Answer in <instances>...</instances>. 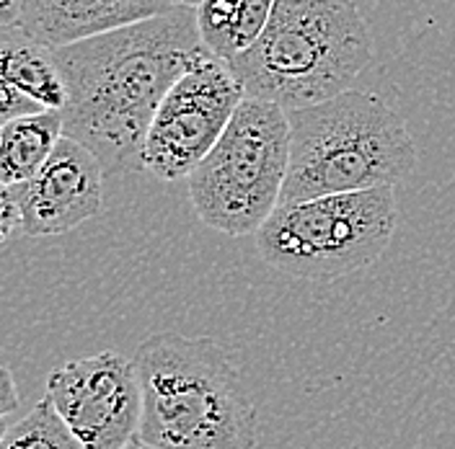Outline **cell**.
<instances>
[{
    "label": "cell",
    "instance_id": "obj_1",
    "mask_svg": "<svg viewBox=\"0 0 455 449\" xmlns=\"http://www.w3.org/2000/svg\"><path fill=\"white\" fill-rule=\"evenodd\" d=\"M68 85L65 135L85 145L107 176L142 170V145L164 96L207 55L195 5L52 50Z\"/></svg>",
    "mask_w": 455,
    "mask_h": 449
},
{
    "label": "cell",
    "instance_id": "obj_2",
    "mask_svg": "<svg viewBox=\"0 0 455 449\" xmlns=\"http://www.w3.org/2000/svg\"><path fill=\"white\" fill-rule=\"evenodd\" d=\"M138 439L158 449H256V406L241 372L207 336L161 331L135 351Z\"/></svg>",
    "mask_w": 455,
    "mask_h": 449
},
{
    "label": "cell",
    "instance_id": "obj_3",
    "mask_svg": "<svg viewBox=\"0 0 455 449\" xmlns=\"http://www.w3.org/2000/svg\"><path fill=\"white\" fill-rule=\"evenodd\" d=\"M372 57L355 0H275L261 36L226 65L246 96L292 112L349 91Z\"/></svg>",
    "mask_w": 455,
    "mask_h": 449
},
{
    "label": "cell",
    "instance_id": "obj_4",
    "mask_svg": "<svg viewBox=\"0 0 455 449\" xmlns=\"http://www.w3.org/2000/svg\"><path fill=\"white\" fill-rule=\"evenodd\" d=\"M290 169L280 204L341 192L396 186L417 166L403 116L378 93L339 96L287 112Z\"/></svg>",
    "mask_w": 455,
    "mask_h": 449
},
{
    "label": "cell",
    "instance_id": "obj_5",
    "mask_svg": "<svg viewBox=\"0 0 455 449\" xmlns=\"http://www.w3.org/2000/svg\"><path fill=\"white\" fill-rule=\"evenodd\" d=\"M290 169V119L283 106L246 96L226 132L187 178L207 227L230 238L256 235L280 207Z\"/></svg>",
    "mask_w": 455,
    "mask_h": 449
},
{
    "label": "cell",
    "instance_id": "obj_6",
    "mask_svg": "<svg viewBox=\"0 0 455 449\" xmlns=\"http://www.w3.org/2000/svg\"><path fill=\"white\" fill-rule=\"evenodd\" d=\"M394 230V186H375L280 204L256 230V251L295 280H339L375 264Z\"/></svg>",
    "mask_w": 455,
    "mask_h": 449
},
{
    "label": "cell",
    "instance_id": "obj_7",
    "mask_svg": "<svg viewBox=\"0 0 455 449\" xmlns=\"http://www.w3.org/2000/svg\"><path fill=\"white\" fill-rule=\"evenodd\" d=\"M246 98L243 85L223 59L202 55L171 85L142 145V170L158 181H181L226 132Z\"/></svg>",
    "mask_w": 455,
    "mask_h": 449
},
{
    "label": "cell",
    "instance_id": "obj_8",
    "mask_svg": "<svg viewBox=\"0 0 455 449\" xmlns=\"http://www.w3.org/2000/svg\"><path fill=\"white\" fill-rule=\"evenodd\" d=\"M44 398L88 449H122L138 439L142 390L135 359L101 351L60 365Z\"/></svg>",
    "mask_w": 455,
    "mask_h": 449
},
{
    "label": "cell",
    "instance_id": "obj_9",
    "mask_svg": "<svg viewBox=\"0 0 455 449\" xmlns=\"http://www.w3.org/2000/svg\"><path fill=\"white\" fill-rule=\"evenodd\" d=\"M104 176L96 153L62 135L50 161L28 181L11 186L21 209L19 232L24 238H50L91 220L104 204Z\"/></svg>",
    "mask_w": 455,
    "mask_h": 449
},
{
    "label": "cell",
    "instance_id": "obj_10",
    "mask_svg": "<svg viewBox=\"0 0 455 449\" xmlns=\"http://www.w3.org/2000/svg\"><path fill=\"white\" fill-rule=\"evenodd\" d=\"M181 0H27L19 34L57 50L169 13Z\"/></svg>",
    "mask_w": 455,
    "mask_h": 449
},
{
    "label": "cell",
    "instance_id": "obj_11",
    "mask_svg": "<svg viewBox=\"0 0 455 449\" xmlns=\"http://www.w3.org/2000/svg\"><path fill=\"white\" fill-rule=\"evenodd\" d=\"M68 85L55 52L19 31H3L0 44V116L3 122L36 112H62Z\"/></svg>",
    "mask_w": 455,
    "mask_h": 449
},
{
    "label": "cell",
    "instance_id": "obj_12",
    "mask_svg": "<svg viewBox=\"0 0 455 449\" xmlns=\"http://www.w3.org/2000/svg\"><path fill=\"white\" fill-rule=\"evenodd\" d=\"M65 135L62 112L24 114L0 127V181L16 186L42 169Z\"/></svg>",
    "mask_w": 455,
    "mask_h": 449
},
{
    "label": "cell",
    "instance_id": "obj_13",
    "mask_svg": "<svg viewBox=\"0 0 455 449\" xmlns=\"http://www.w3.org/2000/svg\"><path fill=\"white\" fill-rule=\"evenodd\" d=\"M195 8L202 44L210 55L230 62L261 36L275 0H202Z\"/></svg>",
    "mask_w": 455,
    "mask_h": 449
},
{
    "label": "cell",
    "instance_id": "obj_14",
    "mask_svg": "<svg viewBox=\"0 0 455 449\" xmlns=\"http://www.w3.org/2000/svg\"><path fill=\"white\" fill-rule=\"evenodd\" d=\"M3 449H88L57 414L50 398L39 400L21 421L5 426Z\"/></svg>",
    "mask_w": 455,
    "mask_h": 449
},
{
    "label": "cell",
    "instance_id": "obj_15",
    "mask_svg": "<svg viewBox=\"0 0 455 449\" xmlns=\"http://www.w3.org/2000/svg\"><path fill=\"white\" fill-rule=\"evenodd\" d=\"M0 232H3V240H11L13 232L21 227V209H19V201L13 197V189L11 186H3L0 189Z\"/></svg>",
    "mask_w": 455,
    "mask_h": 449
},
{
    "label": "cell",
    "instance_id": "obj_16",
    "mask_svg": "<svg viewBox=\"0 0 455 449\" xmlns=\"http://www.w3.org/2000/svg\"><path fill=\"white\" fill-rule=\"evenodd\" d=\"M27 0H0V28L3 31H16L24 16Z\"/></svg>",
    "mask_w": 455,
    "mask_h": 449
},
{
    "label": "cell",
    "instance_id": "obj_17",
    "mask_svg": "<svg viewBox=\"0 0 455 449\" xmlns=\"http://www.w3.org/2000/svg\"><path fill=\"white\" fill-rule=\"evenodd\" d=\"M19 406V393H16V380L11 374L8 365L3 366V393H0V416L5 419L13 408Z\"/></svg>",
    "mask_w": 455,
    "mask_h": 449
},
{
    "label": "cell",
    "instance_id": "obj_18",
    "mask_svg": "<svg viewBox=\"0 0 455 449\" xmlns=\"http://www.w3.org/2000/svg\"><path fill=\"white\" fill-rule=\"evenodd\" d=\"M122 449H158V447H150V445H145L142 439H132L127 447H122Z\"/></svg>",
    "mask_w": 455,
    "mask_h": 449
},
{
    "label": "cell",
    "instance_id": "obj_19",
    "mask_svg": "<svg viewBox=\"0 0 455 449\" xmlns=\"http://www.w3.org/2000/svg\"><path fill=\"white\" fill-rule=\"evenodd\" d=\"M181 3H187V5H199L202 0H181Z\"/></svg>",
    "mask_w": 455,
    "mask_h": 449
}]
</instances>
